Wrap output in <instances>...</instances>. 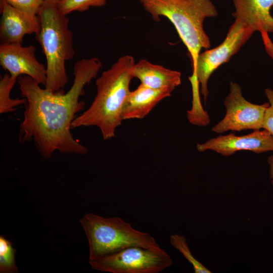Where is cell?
Masks as SVG:
<instances>
[{
	"label": "cell",
	"mask_w": 273,
	"mask_h": 273,
	"mask_svg": "<svg viewBox=\"0 0 273 273\" xmlns=\"http://www.w3.org/2000/svg\"><path fill=\"white\" fill-rule=\"evenodd\" d=\"M144 9L155 21L168 19L174 26L189 54L192 66L202 49L210 47L209 37L203 28L207 17L217 12L210 0H140Z\"/></svg>",
	"instance_id": "obj_4"
},
{
	"label": "cell",
	"mask_w": 273,
	"mask_h": 273,
	"mask_svg": "<svg viewBox=\"0 0 273 273\" xmlns=\"http://www.w3.org/2000/svg\"><path fill=\"white\" fill-rule=\"evenodd\" d=\"M260 33L265 51L273 60V42L269 38L267 32L262 31Z\"/></svg>",
	"instance_id": "obj_21"
},
{
	"label": "cell",
	"mask_w": 273,
	"mask_h": 273,
	"mask_svg": "<svg viewBox=\"0 0 273 273\" xmlns=\"http://www.w3.org/2000/svg\"><path fill=\"white\" fill-rule=\"evenodd\" d=\"M1 19L0 38L1 43L22 44L25 35L37 34L40 22L37 16L25 14L1 0Z\"/></svg>",
	"instance_id": "obj_11"
},
{
	"label": "cell",
	"mask_w": 273,
	"mask_h": 273,
	"mask_svg": "<svg viewBox=\"0 0 273 273\" xmlns=\"http://www.w3.org/2000/svg\"><path fill=\"white\" fill-rule=\"evenodd\" d=\"M107 0H61L57 4L59 10L64 15L73 12H84L90 7H101L106 4Z\"/></svg>",
	"instance_id": "obj_18"
},
{
	"label": "cell",
	"mask_w": 273,
	"mask_h": 273,
	"mask_svg": "<svg viewBox=\"0 0 273 273\" xmlns=\"http://www.w3.org/2000/svg\"><path fill=\"white\" fill-rule=\"evenodd\" d=\"M92 267L112 273H158L172 264L164 250L158 251L140 246H131L95 260Z\"/></svg>",
	"instance_id": "obj_6"
},
{
	"label": "cell",
	"mask_w": 273,
	"mask_h": 273,
	"mask_svg": "<svg viewBox=\"0 0 273 273\" xmlns=\"http://www.w3.org/2000/svg\"><path fill=\"white\" fill-rule=\"evenodd\" d=\"M267 162L269 165V178L273 187V155L268 157Z\"/></svg>",
	"instance_id": "obj_22"
},
{
	"label": "cell",
	"mask_w": 273,
	"mask_h": 273,
	"mask_svg": "<svg viewBox=\"0 0 273 273\" xmlns=\"http://www.w3.org/2000/svg\"><path fill=\"white\" fill-rule=\"evenodd\" d=\"M80 222L88 239L89 260L131 246H140L158 251L164 250L150 234L135 230L120 217L104 218L87 213Z\"/></svg>",
	"instance_id": "obj_5"
},
{
	"label": "cell",
	"mask_w": 273,
	"mask_h": 273,
	"mask_svg": "<svg viewBox=\"0 0 273 273\" xmlns=\"http://www.w3.org/2000/svg\"><path fill=\"white\" fill-rule=\"evenodd\" d=\"M265 94L269 105L264 113L262 128L273 136V89L266 88Z\"/></svg>",
	"instance_id": "obj_20"
},
{
	"label": "cell",
	"mask_w": 273,
	"mask_h": 273,
	"mask_svg": "<svg viewBox=\"0 0 273 273\" xmlns=\"http://www.w3.org/2000/svg\"><path fill=\"white\" fill-rule=\"evenodd\" d=\"M196 147L200 152L212 150L224 156H231L241 150L260 154L273 151V136L265 129L255 130L251 133L241 136L231 133L198 144Z\"/></svg>",
	"instance_id": "obj_10"
},
{
	"label": "cell",
	"mask_w": 273,
	"mask_h": 273,
	"mask_svg": "<svg viewBox=\"0 0 273 273\" xmlns=\"http://www.w3.org/2000/svg\"><path fill=\"white\" fill-rule=\"evenodd\" d=\"M35 52L33 45L26 47L18 43H1L0 65L13 77L18 78L20 76H27L44 85L46 66L38 61Z\"/></svg>",
	"instance_id": "obj_9"
},
{
	"label": "cell",
	"mask_w": 273,
	"mask_h": 273,
	"mask_svg": "<svg viewBox=\"0 0 273 273\" xmlns=\"http://www.w3.org/2000/svg\"><path fill=\"white\" fill-rule=\"evenodd\" d=\"M253 33L243 24L235 20L221 44L199 54L196 64L193 67L192 75L197 78L201 85V93L205 103L208 95L207 83L211 75L220 65L228 62Z\"/></svg>",
	"instance_id": "obj_7"
},
{
	"label": "cell",
	"mask_w": 273,
	"mask_h": 273,
	"mask_svg": "<svg viewBox=\"0 0 273 273\" xmlns=\"http://www.w3.org/2000/svg\"><path fill=\"white\" fill-rule=\"evenodd\" d=\"M133 77L141 83L155 89H166L172 93L181 84V73L153 64L146 59L135 63L132 70Z\"/></svg>",
	"instance_id": "obj_13"
},
{
	"label": "cell",
	"mask_w": 273,
	"mask_h": 273,
	"mask_svg": "<svg viewBox=\"0 0 273 273\" xmlns=\"http://www.w3.org/2000/svg\"><path fill=\"white\" fill-rule=\"evenodd\" d=\"M102 67L101 61L96 57L78 61L73 67L72 85L66 93L63 90L52 92L41 88L29 76H19L21 95L26 100L20 141L25 143L33 140L44 159L51 158L57 151L63 154H87L88 148L71 133V124L85 108V102L80 101L85 86L97 76Z\"/></svg>",
	"instance_id": "obj_1"
},
{
	"label": "cell",
	"mask_w": 273,
	"mask_h": 273,
	"mask_svg": "<svg viewBox=\"0 0 273 273\" xmlns=\"http://www.w3.org/2000/svg\"><path fill=\"white\" fill-rule=\"evenodd\" d=\"M16 251L10 241L4 236H0V272L16 273L19 271L15 259Z\"/></svg>",
	"instance_id": "obj_16"
},
{
	"label": "cell",
	"mask_w": 273,
	"mask_h": 273,
	"mask_svg": "<svg viewBox=\"0 0 273 273\" xmlns=\"http://www.w3.org/2000/svg\"><path fill=\"white\" fill-rule=\"evenodd\" d=\"M235 20L253 32H273V17L270 10L273 0H233Z\"/></svg>",
	"instance_id": "obj_12"
},
{
	"label": "cell",
	"mask_w": 273,
	"mask_h": 273,
	"mask_svg": "<svg viewBox=\"0 0 273 273\" xmlns=\"http://www.w3.org/2000/svg\"><path fill=\"white\" fill-rule=\"evenodd\" d=\"M17 78L10 74H5L0 79V114L11 113L15 111L17 107L25 105L26 100L23 99H12L10 94L17 81Z\"/></svg>",
	"instance_id": "obj_15"
},
{
	"label": "cell",
	"mask_w": 273,
	"mask_h": 273,
	"mask_svg": "<svg viewBox=\"0 0 273 273\" xmlns=\"http://www.w3.org/2000/svg\"><path fill=\"white\" fill-rule=\"evenodd\" d=\"M37 16L40 29L36 38L47 62L44 88L54 93L63 90L68 82L65 63L75 54L69 19L57 4L47 2H43Z\"/></svg>",
	"instance_id": "obj_3"
},
{
	"label": "cell",
	"mask_w": 273,
	"mask_h": 273,
	"mask_svg": "<svg viewBox=\"0 0 273 273\" xmlns=\"http://www.w3.org/2000/svg\"><path fill=\"white\" fill-rule=\"evenodd\" d=\"M16 9L31 16H37L44 0H3Z\"/></svg>",
	"instance_id": "obj_19"
},
{
	"label": "cell",
	"mask_w": 273,
	"mask_h": 273,
	"mask_svg": "<svg viewBox=\"0 0 273 273\" xmlns=\"http://www.w3.org/2000/svg\"><path fill=\"white\" fill-rule=\"evenodd\" d=\"M166 89H155L140 84L130 91L123 106V120L145 117L164 99L171 95Z\"/></svg>",
	"instance_id": "obj_14"
},
{
	"label": "cell",
	"mask_w": 273,
	"mask_h": 273,
	"mask_svg": "<svg viewBox=\"0 0 273 273\" xmlns=\"http://www.w3.org/2000/svg\"><path fill=\"white\" fill-rule=\"evenodd\" d=\"M61 0H44V2L54 3V4H58L59 2H60Z\"/></svg>",
	"instance_id": "obj_23"
},
{
	"label": "cell",
	"mask_w": 273,
	"mask_h": 273,
	"mask_svg": "<svg viewBox=\"0 0 273 273\" xmlns=\"http://www.w3.org/2000/svg\"><path fill=\"white\" fill-rule=\"evenodd\" d=\"M171 245L180 252L190 263L195 273H211V271L197 260L192 254L186 239L183 235L173 234L170 236Z\"/></svg>",
	"instance_id": "obj_17"
},
{
	"label": "cell",
	"mask_w": 273,
	"mask_h": 273,
	"mask_svg": "<svg viewBox=\"0 0 273 273\" xmlns=\"http://www.w3.org/2000/svg\"><path fill=\"white\" fill-rule=\"evenodd\" d=\"M224 105L226 113L224 118L212 128L216 133L229 130H259L262 128L264 113L269 103L261 105L251 103L242 95L240 86L230 83V91Z\"/></svg>",
	"instance_id": "obj_8"
},
{
	"label": "cell",
	"mask_w": 273,
	"mask_h": 273,
	"mask_svg": "<svg viewBox=\"0 0 273 273\" xmlns=\"http://www.w3.org/2000/svg\"><path fill=\"white\" fill-rule=\"evenodd\" d=\"M135 64L130 55H124L97 79L96 95L90 106L71 124V129L96 126L104 140L115 136L116 128L123 120L124 103L130 92L132 70Z\"/></svg>",
	"instance_id": "obj_2"
}]
</instances>
